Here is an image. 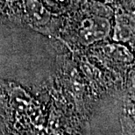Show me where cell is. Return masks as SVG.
<instances>
[{"instance_id":"obj_1","label":"cell","mask_w":135,"mask_h":135,"mask_svg":"<svg viewBox=\"0 0 135 135\" xmlns=\"http://www.w3.org/2000/svg\"><path fill=\"white\" fill-rule=\"evenodd\" d=\"M109 31L110 24L106 20L102 18H94L86 20L83 22L81 36L84 41L92 43L96 40L104 39Z\"/></svg>"},{"instance_id":"obj_2","label":"cell","mask_w":135,"mask_h":135,"mask_svg":"<svg viewBox=\"0 0 135 135\" xmlns=\"http://www.w3.org/2000/svg\"><path fill=\"white\" fill-rule=\"evenodd\" d=\"M120 123L123 135H134V105L131 98L125 103Z\"/></svg>"},{"instance_id":"obj_3","label":"cell","mask_w":135,"mask_h":135,"mask_svg":"<svg viewBox=\"0 0 135 135\" xmlns=\"http://www.w3.org/2000/svg\"><path fill=\"white\" fill-rule=\"evenodd\" d=\"M133 32V26H132L131 20H127L125 18L117 21L115 30V38L118 40H127L131 38Z\"/></svg>"},{"instance_id":"obj_4","label":"cell","mask_w":135,"mask_h":135,"mask_svg":"<svg viewBox=\"0 0 135 135\" xmlns=\"http://www.w3.org/2000/svg\"><path fill=\"white\" fill-rule=\"evenodd\" d=\"M29 12H31L32 16L34 20H36L35 21L39 23H44L45 20H47V14H46V12L43 8L40 6V5L38 4L37 2L33 1L29 4Z\"/></svg>"}]
</instances>
